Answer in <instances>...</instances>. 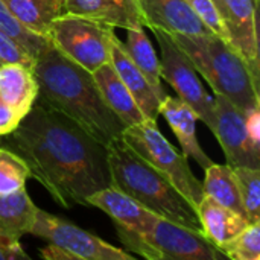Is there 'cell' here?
Instances as JSON below:
<instances>
[{
  "label": "cell",
  "mask_w": 260,
  "mask_h": 260,
  "mask_svg": "<svg viewBox=\"0 0 260 260\" xmlns=\"http://www.w3.org/2000/svg\"><path fill=\"white\" fill-rule=\"evenodd\" d=\"M0 146L20 155L61 207L87 206V198L108 186V148L66 114L35 99L29 113Z\"/></svg>",
  "instance_id": "6da1fadb"
},
{
  "label": "cell",
  "mask_w": 260,
  "mask_h": 260,
  "mask_svg": "<svg viewBox=\"0 0 260 260\" xmlns=\"http://www.w3.org/2000/svg\"><path fill=\"white\" fill-rule=\"evenodd\" d=\"M204 171H206V178L203 183L204 195L213 198L216 203L247 218V213L241 200L238 178L235 175L233 168L227 163L225 165L212 163Z\"/></svg>",
  "instance_id": "7402d4cb"
},
{
  "label": "cell",
  "mask_w": 260,
  "mask_h": 260,
  "mask_svg": "<svg viewBox=\"0 0 260 260\" xmlns=\"http://www.w3.org/2000/svg\"><path fill=\"white\" fill-rule=\"evenodd\" d=\"M197 215L204 236L219 250H222L250 224L245 216L216 203L207 195H204L197 206Z\"/></svg>",
  "instance_id": "e0dca14e"
},
{
  "label": "cell",
  "mask_w": 260,
  "mask_h": 260,
  "mask_svg": "<svg viewBox=\"0 0 260 260\" xmlns=\"http://www.w3.org/2000/svg\"><path fill=\"white\" fill-rule=\"evenodd\" d=\"M38 96V84L32 67L21 62L0 64V98L21 117L32 108Z\"/></svg>",
  "instance_id": "d6986e66"
},
{
  "label": "cell",
  "mask_w": 260,
  "mask_h": 260,
  "mask_svg": "<svg viewBox=\"0 0 260 260\" xmlns=\"http://www.w3.org/2000/svg\"><path fill=\"white\" fill-rule=\"evenodd\" d=\"M213 3H215V6L218 8L219 14L222 15V12H224V0H213Z\"/></svg>",
  "instance_id": "836d02e7"
},
{
  "label": "cell",
  "mask_w": 260,
  "mask_h": 260,
  "mask_svg": "<svg viewBox=\"0 0 260 260\" xmlns=\"http://www.w3.org/2000/svg\"><path fill=\"white\" fill-rule=\"evenodd\" d=\"M215 125L212 133L219 142L227 165L260 169V148L256 146L245 128L244 113L224 96L215 94Z\"/></svg>",
  "instance_id": "30bf717a"
},
{
  "label": "cell",
  "mask_w": 260,
  "mask_h": 260,
  "mask_svg": "<svg viewBox=\"0 0 260 260\" xmlns=\"http://www.w3.org/2000/svg\"><path fill=\"white\" fill-rule=\"evenodd\" d=\"M9 14L27 30L49 38L52 23L64 14V0H2Z\"/></svg>",
  "instance_id": "44dd1931"
},
{
  "label": "cell",
  "mask_w": 260,
  "mask_h": 260,
  "mask_svg": "<svg viewBox=\"0 0 260 260\" xmlns=\"http://www.w3.org/2000/svg\"><path fill=\"white\" fill-rule=\"evenodd\" d=\"M87 206L101 209L114 221V224L143 235L151 232L160 218L114 186H108L91 193L87 198Z\"/></svg>",
  "instance_id": "5bb4252c"
},
{
  "label": "cell",
  "mask_w": 260,
  "mask_h": 260,
  "mask_svg": "<svg viewBox=\"0 0 260 260\" xmlns=\"http://www.w3.org/2000/svg\"><path fill=\"white\" fill-rule=\"evenodd\" d=\"M125 251L148 260H221L227 259L203 232L192 230L165 218H158L151 232L137 233L114 224Z\"/></svg>",
  "instance_id": "5b68a950"
},
{
  "label": "cell",
  "mask_w": 260,
  "mask_h": 260,
  "mask_svg": "<svg viewBox=\"0 0 260 260\" xmlns=\"http://www.w3.org/2000/svg\"><path fill=\"white\" fill-rule=\"evenodd\" d=\"M64 12L81 15L110 27H143L134 0H64Z\"/></svg>",
  "instance_id": "9a60e30c"
},
{
  "label": "cell",
  "mask_w": 260,
  "mask_h": 260,
  "mask_svg": "<svg viewBox=\"0 0 260 260\" xmlns=\"http://www.w3.org/2000/svg\"><path fill=\"white\" fill-rule=\"evenodd\" d=\"M171 35L215 94L224 96L241 111L260 107L259 79L222 37L216 34Z\"/></svg>",
  "instance_id": "277c9868"
},
{
  "label": "cell",
  "mask_w": 260,
  "mask_h": 260,
  "mask_svg": "<svg viewBox=\"0 0 260 260\" xmlns=\"http://www.w3.org/2000/svg\"><path fill=\"white\" fill-rule=\"evenodd\" d=\"M111 29L99 21L64 12L52 23L49 40L64 56L94 72L110 62L108 34Z\"/></svg>",
  "instance_id": "ba28073f"
},
{
  "label": "cell",
  "mask_w": 260,
  "mask_h": 260,
  "mask_svg": "<svg viewBox=\"0 0 260 260\" xmlns=\"http://www.w3.org/2000/svg\"><path fill=\"white\" fill-rule=\"evenodd\" d=\"M221 251L227 259L260 260V222L248 224Z\"/></svg>",
  "instance_id": "4316f807"
},
{
  "label": "cell",
  "mask_w": 260,
  "mask_h": 260,
  "mask_svg": "<svg viewBox=\"0 0 260 260\" xmlns=\"http://www.w3.org/2000/svg\"><path fill=\"white\" fill-rule=\"evenodd\" d=\"M108 46L110 64L133 94L145 119L157 120V117L160 116V104L163 99L157 94V91L140 72V69L133 62L123 41H120V38L114 34V29H111L108 34Z\"/></svg>",
  "instance_id": "4fadbf2b"
},
{
  "label": "cell",
  "mask_w": 260,
  "mask_h": 260,
  "mask_svg": "<svg viewBox=\"0 0 260 260\" xmlns=\"http://www.w3.org/2000/svg\"><path fill=\"white\" fill-rule=\"evenodd\" d=\"M259 0H224L221 15L224 40L244 59L254 78H260L259 34H257Z\"/></svg>",
  "instance_id": "8fae6325"
},
{
  "label": "cell",
  "mask_w": 260,
  "mask_h": 260,
  "mask_svg": "<svg viewBox=\"0 0 260 260\" xmlns=\"http://www.w3.org/2000/svg\"><path fill=\"white\" fill-rule=\"evenodd\" d=\"M37 210L38 207L24 187L11 193H0V236L20 242L24 235L30 233Z\"/></svg>",
  "instance_id": "ffe728a7"
},
{
  "label": "cell",
  "mask_w": 260,
  "mask_h": 260,
  "mask_svg": "<svg viewBox=\"0 0 260 260\" xmlns=\"http://www.w3.org/2000/svg\"><path fill=\"white\" fill-rule=\"evenodd\" d=\"M0 30L5 32L8 37H11L32 59L37 56V53L50 41L49 38L40 37L32 34L30 30L24 29L6 9L3 2L0 0Z\"/></svg>",
  "instance_id": "d4e9b609"
},
{
  "label": "cell",
  "mask_w": 260,
  "mask_h": 260,
  "mask_svg": "<svg viewBox=\"0 0 260 260\" xmlns=\"http://www.w3.org/2000/svg\"><path fill=\"white\" fill-rule=\"evenodd\" d=\"M30 257L23 251L20 242H12L0 236V260H29Z\"/></svg>",
  "instance_id": "1f68e13d"
},
{
  "label": "cell",
  "mask_w": 260,
  "mask_h": 260,
  "mask_svg": "<svg viewBox=\"0 0 260 260\" xmlns=\"http://www.w3.org/2000/svg\"><path fill=\"white\" fill-rule=\"evenodd\" d=\"M3 62H21L32 67L34 59L11 37L0 30V64Z\"/></svg>",
  "instance_id": "f1b7e54d"
},
{
  "label": "cell",
  "mask_w": 260,
  "mask_h": 260,
  "mask_svg": "<svg viewBox=\"0 0 260 260\" xmlns=\"http://www.w3.org/2000/svg\"><path fill=\"white\" fill-rule=\"evenodd\" d=\"M151 32L160 46L161 79L175 90L177 98L186 102L193 110L198 120L212 131L215 125V101L204 88L192 61L169 32L158 27H152Z\"/></svg>",
  "instance_id": "52a82bcc"
},
{
  "label": "cell",
  "mask_w": 260,
  "mask_h": 260,
  "mask_svg": "<svg viewBox=\"0 0 260 260\" xmlns=\"http://www.w3.org/2000/svg\"><path fill=\"white\" fill-rule=\"evenodd\" d=\"M29 177L30 172L24 160L0 146V193H11L24 187Z\"/></svg>",
  "instance_id": "484cf974"
},
{
  "label": "cell",
  "mask_w": 260,
  "mask_h": 260,
  "mask_svg": "<svg viewBox=\"0 0 260 260\" xmlns=\"http://www.w3.org/2000/svg\"><path fill=\"white\" fill-rule=\"evenodd\" d=\"M186 3L193 9V12L207 24V27L224 38V26H222V18L215 6L213 0H186Z\"/></svg>",
  "instance_id": "83f0119b"
},
{
  "label": "cell",
  "mask_w": 260,
  "mask_h": 260,
  "mask_svg": "<svg viewBox=\"0 0 260 260\" xmlns=\"http://www.w3.org/2000/svg\"><path fill=\"white\" fill-rule=\"evenodd\" d=\"M233 171L238 178L241 200L250 224L260 222V169L236 166Z\"/></svg>",
  "instance_id": "cb8c5ba5"
},
{
  "label": "cell",
  "mask_w": 260,
  "mask_h": 260,
  "mask_svg": "<svg viewBox=\"0 0 260 260\" xmlns=\"http://www.w3.org/2000/svg\"><path fill=\"white\" fill-rule=\"evenodd\" d=\"M21 116L0 98V136L12 133L21 122Z\"/></svg>",
  "instance_id": "f546056e"
},
{
  "label": "cell",
  "mask_w": 260,
  "mask_h": 260,
  "mask_svg": "<svg viewBox=\"0 0 260 260\" xmlns=\"http://www.w3.org/2000/svg\"><path fill=\"white\" fill-rule=\"evenodd\" d=\"M29 235L69 251L75 260L134 259L131 253L122 248H116L96 235L40 209L37 210L35 222Z\"/></svg>",
  "instance_id": "9c48e42d"
},
{
  "label": "cell",
  "mask_w": 260,
  "mask_h": 260,
  "mask_svg": "<svg viewBox=\"0 0 260 260\" xmlns=\"http://www.w3.org/2000/svg\"><path fill=\"white\" fill-rule=\"evenodd\" d=\"M32 72L38 99L66 114L105 146L122 137L123 122L107 107L91 72L64 56L50 41L37 53Z\"/></svg>",
  "instance_id": "7a4b0ae2"
},
{
  "label": "cell",
  "mask_w": 260,
  "mask_h": 260,
  "mask_svg": "<svg viewBox=\"0 0 260 260\" xmlns=\"http://www.w3.org/2000/svg\"><path fill=\"white\" fill-rule=\"evenodd\" d=\"M136 154L161 172L197 209L204 198L203 183L193 175L187 157L180 154L160 133L157 120L145 119L126 126L120 137Z\"/></svg>",
  "instance_id": "8992f818"
},
{
  "label": "cell",
  "mask_w": 260,
  "mask_h": 260,
  "mask_svg": "<svg viewBox=\"0 0 260 260\" xmlns=\"http://www.w3.org/2000/svg\"><path fill=\"white\" fill-rule=\"evenodd\" d=\"M160 114L166 119L172 133L177 136L183 154L187 158H193L203 169L213 163L212 158L203 151L197 139L198 117L186 102H183L180 98H172L166 94L160 104Z\"/></svg>",
  "instance_id": "2e32d148"
},
{
  "label": "cell",
  "mask_w": 260,
  "mask_h": 260,
  "mask_svg": "<svg viewBox=\"0 0 260 260\" xmlns=\"http://www.w3.org/2000/svg\"><path fill=\"white\" fill-rule=\"evenodd\" d=\"M107 148L111 186L133 197L157 216L203 232L197 209L168 177L136 154L122 139Z\"/></svg>",
  "instance_id": "3957f363"
},
{
  "label": "cell",
  "mask_w": 260,
  "mask_h": 260,
  "mask_svg": "<svg viewBox=\"0 0 260 260\" xmlns=\"http://www.w3.org/2000/svg\"><path fill=\"white\" fill-rule=\"evenodd\" d=\"M143 27H158L169 34H213L186 0H134Z\"/></svg>",
  "instance_id": "7c38bea8"
},
{
  "label": "cell",
  "mask_w": 260,
  "mask_h": 260,
  "mask_svg": "<svg viewBox=\"0 0 260 260\" xmlns=\"http://www.w3.org/2000/svg\"><path fill=\"white\" fill-rule=\"evenodd\" d=\"M91 75L104 102L123 122L125 128L145 120V116L136 104L133 94L110 62L101 66L91 72Z\"/></svg>",
  "instance_id": "ac0fdd59"
},
{
  "label": "cell",
  "mask_w": 260,
  "mask_h": 260,
  "mask_svg": "<svg viewBox=\"0 0 260 260\" xmlns=\"http://www.w3.org/2000/svg\"><path fill=\"white\" fill-rule=\"evenodd\" d=\"M242 113L245 119V128L251 142L260 148V107L248 108Z\"/></svg>",
  "instance_id": "4dcf8cb0"
},
{
  "label": "cell",
  "mask_w": 260,
  "mask_h": 260,
  "mask_svg": "<svg viewBox=\"0 0 260 260\" xmlns=\"http://www.w3.org/2000/svg\"><path fill=\"white\" fill-rule=\"evenodd\" d=\"M40 257L46 260H75V257L69 251L62 250L53 244H47V247L40 250Z\"/></svg>",
  "instance_id": "d6a6232c"
},
{
  "label": "cell",
  "mask_w": 260,
  "mask_h": 260,
  "mask_svg": "<svg viewBox=\"0 0 260 260\" xmlns=\"http://www.w3.org/2000/svg\"><path fill=\"white\" fill-rule=\"evenodd\" d=\"M125 49L133 59V62L140 69V72L145 75V78L149 81V84L154 87L157 94L165 99L166 93L161 85V70H160V59L145 34L143 27L139 29H128L126 30V43Z\"/></svg>",
  "instance_id": "603a6c76"
}]
</instances>
